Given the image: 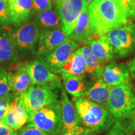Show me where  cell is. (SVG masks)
Masks as SVG:
<instances>
[{"label": "cell", "mask_w": 135, "mask_h": 135, "mask_svg": "<svg viewBox=\"0 0 135 135\" xmlns=\"http://www.w3.org/2000/svg\"><path fill=\"white\" fill-rule=\"evenodd\" d=\"M9 1V0H0V1Z\"/></svg>", "instance_id": "cell-40"}, {"label": "cell", "mask_w": 135, "mask_h": 135, "mask_svg": "<svg viewBox=\"0 0 135 135\" xmlns=\"http://www.w3.org/2000/svg\"><path fill=\"white\" fill-rule=\"evenodd\" d=\"M27 68L32 84H51L61 83L58 74L54 73L38 60L26 61Z\"/></svg>", "instance_id": "cell-13"}, {"label": "cell", "mask_w": 135, "mask_h": 135, "mask_svg": "<svg viewBox=\"0 0 135 135\" xmlns=\"http://www.w3.org/2000/svg\"><path fill=\"white\" fill-rule=\"evenodd\" d=\"M101 78L109 86L131 84V75L128 66L111 62L104 67Z\"/></svg>", "instance_id": "cell-12"}, {"label": "cell", "mask_w": 135, "mask_h": 135, "mask_svg": "<svg viewBox=\"0 0 135 135\" xmlns=\"http://www.w3.org/2000/svg\"><path fill=\"white\" fill-rule=\"evenodd\" d=\"M73 103L84 127L97 133L106 132L116 119L108 109L100 104L81 97L73 98Z\"/></svg>", "instance_id": "cell-2"}, {"label": "cell", "mask_w": 135, "mask_h": 135, "mask_svg": "<svg viewBox=\"0 0 135 135\" xmlns=\"http://www.w3.org/2000/svg\"><path fill=\"white\" fill-rule=\"evenodd\" d=\"M53 0H33L32 13L33 16L38 15L43 11L51 9Z\"/></svg>", "instance_id": "cell-27"}, {"label": "cell", "mask_w": 135, "mask_h": 135, "mask_svg": "<svg viewBox=\"0 0 135 135\" xmlns=\"http://www.w3.org/2000/svg\"><path fill=\"white\" fill-rule=\"evenodd\" d=\"M63 89L61 83L32 84L25 93H16V97L30 115L49 104H60Z\"/></svg>", "instance_id": "cell-3"}, {"label": "cell", "mask_w": 135, "mask_h": 135, "mask_svg": "<svg viewBox=\"0 0 135 135\" xmlns=\"http://www.w3.org/2000/svg\"><path fill=\"white\" fill-rule=\"evenodd\" d=\"M8 81L11 91L16 94L26 91L32 85L26 62H20L9 68Z\"/></svg>", "instance_id": "cell-11"}, {"label": "cell", "mask_w": 135, "mask_h": 135, "mask_svg": "<svg viewBox=\"0 0 135 135\" xmlns=\"http://www.w3.org/2000/svg\"><path fill=\"white\" fill-rule=\"evenodd\" d=\"M64 88L73 98L84 97L87 86V81L84 75H61Z\"/></svg>", "instance_id": "cell-23"}, {"label": "cell", "mask_w": 135, "mask_h": 135, "mask_svg": "<svg viewBox=\"0 0 135 135\" xmlns=\"http://www.w3.org/2000/svg\"><path fill=\"white\" fill-rule=\"evenodd\" d=\"M131 120H132L133 128H134V129L135 130V113H134V115H133V118H131Z\"/></svg>", "instance_id": "cell-36"}, {"label": "cell", "mask_w": 135, "mask_h": 135, "mask_svg": "<svg viewBox=\"0 0 135 135\" xmlns=\"http://www.w3.org/2000/svg\"><path fill=\"white\" fill-rule=\"evenodd\" d=\"M106 36L114 54L119 58H127L135 52V23L129 21L119 28L111 30Z\"/></svg>", "instance_id": "cell-7"}, {"label": "cell", "mask_w": 135, "mask_h": 135, "mask_svg": "<svg viewBox=\"0 0 135 135\" xmlns=\"http://www.w3.org/2000/svg\"><path fill=\"white\" fill-rule=\"evenodd\" d=\"M111 87L101 78L91 79L87 82L84 97L107 108Z\"/></svg>", "instance_id": "cell-17"}, {"label": "cell", "mask_w": 135, "mask_h": 135, "mask_svg": "<svg viewBox=\"0 0 135 135\" xmlns=\"http://www.w3.org/2000/svg\"><path fill=\"white\" fill-rule=\"evenodd\" d=\"M10 18L13 25L29 21L33 17V0H9L8 1Z\"/></svg>", "instance_id": "cell-19"}, {"label": "cell", "mask_w": 135, "mask_h": 135, "mask_svg": "<svg viewBox=\"0 0 135 135\" xmlns=\"http://www.w3.org/2000/svg\"><path fill=\"white\" fill-rule=\"evenodd\" d=\"M33 22L40 33L53 30H63L62 23L55 9H50L36 15Z\"/></svg>", "instance_id": "cell-21"}, {"label": "cell", "mask_w": 135, "mask_h": 135, "mask_svg": "<svg viewBox=\"0 0 135 135\" xmlns=\"http://www.w3.org/2000/svg\"><path fill=\"white\" fill-rule=\"evenodd\" d=\"M90 129L84 127V126H79L72 132L63 133V134H60V135H88V133L90 132Z\"/></svg>", "instance_id": "cell-31"}, {"label": "cell", "mask_w": 135, "mask_h": 135, "mask_svg": "<svg viewBox=\"0 0 135 135\" xmlns=\"http://www.w3.org/2000/svg\"><path fill=\"white\" fill-rule=\"evenodd\" d=\"M2 125V124H1V118H0V126Z\"/></svg>", "instance_id": "cell-39"}, {"label": "cell", "mask_w": 135, "mask_h": 135, "mask_svg": "<svg viewBox=\"0 0 135 135\" xmlns=\"http://www.w3.org/2000/svg\"><path fill=\"white\" fill-rule=\"evenodd\" d=\"M89 45L93 55L104 65L114 59L113 48L106 35L92 40Z\"/></svg>", "instance_id": "cell-20"}, {"label": "cell", "mask_w": 135, "mask_h": 135, "mask_svg": "<svg viewBox=\"0 0 135 135\" xmlns=\"http://www.w3.org/2000/svg\"><path fill=\"white\" fill-rule=\"evenodd\" d=\"M107 109L116 120L131 119L135 113V91L132 84L111 86Z\"/></svg>", "instance_id": "cell-5"}, {"label": "cell", "mask_w": 135, "mask_h": 135, "mask_svg": "<svg viewBox=\"0 0 135 135\" xmlns=\"http://www.w3.org/2000/svg\"><path fill=\"white\" fill-rule=\"evenodd\" d=\"M118 3H120L123 6H124L126 9H128V1L129 0H116ZM128 11V9H127Z\"/></svg>", "instance_id": "cell-35"}, {"label": "cell", "mask_w": 135, "mask_h": 135, "mask_svg": "<svg viewBox=\"0 0 135 135\" xmlns=\"http://www.w3.org/2000/svg\"><path fill=\"white\" fill-rule=\"evenodd\" d=\"M8 33L20 60L34 58L37 51L40 31L33 21L14 25L8 30Z\"/></svg>", "instance_id": "cell-4"}, {"label": "cell", "mask_w": 135, "mask_h": 135, "mask_svg": "<svg viewBox=\"0 0 135 135\" xmlns=\"http://www.w3.org/2000/svg\"><path fill=\"white\" fill-rule=\"evenodd\" d=\"M13 25L10 18L8 1H0V28L9 30Z\"/></svg>", "instance_id": "cell-26"}, {"label": "cell", "mask_w": 135, "mask_h": 135, "mask_svg": "<svg viewBox=\"0 0 135 135\" xmlns=\"http://www.w3.org/2000/svg\"><path fill=\"white\" fill-rule=\"evenodd\" d=\"M15 96V93L0 98V118H3L9 111L11 104Z\"/></svg>", "instance_id": "cell-29"}, {"label": "cell", "mask_w": 135, "mask_h": 135, "mask_svg": "<svg viewBox=\"0 0 135 135\" xmlns=\"http://www.w3.org/2000/svg\"><path fill=\"white\" fill-rule=\"evenodd\" d=\"M86 72V65L80 49L73 52L70 58L61 68L59 74L68 75H84Z\"/></svg>", "instance_id": "cell-22"}, {"label": "cell", "mask_w": 135, "mask_h": 135, "mask_svg": "<svg viewBox=\"0 0 135 135\" xmlns=\"http://www.w3.org/2000/svg\"><path fill=\"white\" fill-rule=\"evenodd\" d=\"M69 40L63 30H53L40 33L38 42L36 55L50 51Z\"/></svg>", "instance_id": "cell-16"}, {"label": "cell", "mask_w": 135, "mask_h": 135, "mask_svg": "<svg viewBox=\"0 0 135 135\" xmlns=\"http://www.w3.org/2000/svg\"><path fill=\"white\" fill-rule=\"evenodd\" d=\"M128 67L132 78L135 79V56L128 64Z\"/></svg>", "instance_id": "cell-34"}, {"label": "cell", "mask_w": 135, "mask_h": 135, "mask_svg": "<svg viewBox=\"0 0 135 135\" xmlns=\"http://www.w3.org/2000/svg\"><path fill=\"white\" fill-rule=\"evenodd\" d=\"M53 3L61 21L63 31L68 36L75 27L79 16L88 6L84 0H53Z\"/></svg>", "instance_id": "cell-8"}, {"label": "cell", "mask_w": 135, "mask_h": 135, "mask_svg": "<svg viewBox=\"0 0 135 135\" xmlns=\"http://www.w3.org/2000/svg\"><path fill=\"white\" fill-rule=\"evenodd\" d=\"M61 133L73 131L80 124V118L76 110L75 106L68 97L65 91L63 89L61 99Z\"/></svg>", "instance_id": "cell-15"}, {"label": "cell", "mask_w": 135, "mask_h": 135, "mask_svg": "<svg viewBox=\"0 0 135 135\" xmlns=\"http://www.w3.org/2000/svg\"><path fill=\"white\" fill-rule=\"evenodd\" d=\"M83 56L86 65V72L91 79H96L101 77V73L105 65L98 60L93 53L90 46L88 45L80 48Z\"/></svg>", "instance_id": "cell-24"}, {"label": "cell", "mask_w": 135, "mask_h": 135, "mask_svg": "<svg viewBox=\"0 0 135 135\" xmlns=\"http://www.w3.org/2000/svg\"><path fill=\"white\" fill-rule=\"evenodd\" d=\"M79 44L69 39L65 43L50 51L37 56V58L52 72L59 74L61 68L77 50Z\"/></svg>", "instance_id": "cell-9"}, {"label": "cell", "mask_w": 135, "mask_h": 135, "mask_svg": "<svg viewBox=\"0 0 135 135\" xmlns=\"http://www.w3.org/2000/svg\"><path fill=\"white\" fill-rule=\"evenodd\" d=\"M134 131L131 119H116L105 135H134Z\"/></svg>", "instance_id": "cell-25"}, {"label": "cell", "mask_w": 135, "mask_h": 135, "mask_svg": "<svg viewBox=\"0 0 135 135\" xmlns=\"http://www.w3.org/2000/svg\"><path fill=\"white\" fill-rule=\"evenodd\" d=\"M88 135H99V134H98V133L94 132V131H90V132L88 133Z\"/></svg>", "instance_id": "cell-38"}, {"label": "cell", "mask_w": 135, "mask_h": 135, "mask_svg": "<svg viewBox=\"0 0 135 135\" xmlns=\"http://www.w3.org/2000/svg\"><path fill=\"white\" fill-rule=\"evenodd\" d=\"M18 135H50L48 133L44 132L36 128L28 127L21 128L20 129Z\"/></svg>", "instance_id": "cell-30"}, {"label": "cell", "mask_w": 135, "mask_h": 135, "mask_svg": "<svg viewBox=\"0 0 135 135\" xmlns=\"http://www.w3.org/2000/svg\"><path fill=\"white\" fill-rule=\"evenodd\" d=\"M128 13L129 19H135V0H129L128 4Z\"/></svg>", "instance_id": "cell-32"}, {"label": "cell", "mask_w": 135, "mask_h": 135, "mask_svg": "<svg viewBox=\"0 0 135 135\" xmlns=\"http://www.w3.org/2000/svg\"><path fill=\"white\" fill-rule=\"evenodd\" d=\"M68 36L78 44L83 45H88L98 37L90 21L88 8H85L79 16L75 27Z\"/></svg>", "instance_id": "cell-10"}, {"label": "cell", "mask_w": 135, "mask_h": 135, "mask_svg": "<svg viewBox=\"0 0 135 135\" xmlns=\"http://www.w3.org/2000/svg\"><path fill=\"white\" fill-rule=\"evenodd\" d=\"M84 1H85V3H86V4L88 5V6H89V4H91V3L93 1H94V0H84Z\"/></svg>", "instance_id": "cell-37"}, {"label": "cell", "mask_w": 135, "mask_h": 135, "mask_svg": "<svg viewBox=\"0 0 135 135\" xmlns=\"http://www.w3.org/2000/svg\"><path fill=\"white\" fill-rule=\"evenodd\" d=\"M0 135H18L16 131L4 125L0 126Z\"/></svg>", "instance_id": "cell-33"}, {"label": "cell", "mask_w": 135, "mask_h": 135, "mask_svg": "<svg viewBox=\"0 0 135 135\" xmlns=\"http://www.w3.org/2000/svg\"><path fill=\"white\" fill-rule=\"evenodd\" d=\"M20 62L8 31L0 28V65L9 68Z\"/></svg>", "instance_id": "cell-18"}, {"label": "cell", "mask_w": 135, "mask_h": 135, "mask_svg": "<svg viewBox=\"0 0 135 135\" xmlns=\"http://www.w3.org/2000/svg\"><path fill=\"white\" fill-rule=\"evenodd\" d=\"M11 91L8 81V71L0 68V98L8 96Z\"/></svg>", "instance_id": "cell-28"}, {"label": "cell", "mask_w": 135, "mask_h": 135, "mask_svg": "<svg viewBox=\"0 0 135 135\" xmlns=\"http://www.w3.org/2000/svg\"><path fill=\"white\" fill-rule=\"evenodd\" d=\"M26 126L36 128L50 135L61 133V107L60 104L44 106L30 114Z\"/></svg>", "instance_id": "cell-6"}, {"label": "cell", "mask_w": 135, "mask_h": 135, "mask_svg": "<svg viewBox=\"0 0 135 135\" xmlns=\"http://www.w3.org/2000/svg\"><path fill=\"white\" fill-rule=\"evenodd\" d=\"M29 116V113L24 106L17 99L16 93H15L9 111L7 114L1 119V124L16 131L21 129V128L28 122Z\"/></svg>", "instance_id": "cell-14"}, {"label": "cell", "mask_w": 135, "mask_h": 135, "mask_svg": "<svg viewBox=\"0 0 135 135\" xmlns=\"http://www.w3.org/2000/svg\"><path fill=\"white\" fill-rule=\"evenodd\" d=\"M88 11L98 37L129 21L127 9L116 0H94L88 6Z\"/></svg>", "instance_id": "cell-1"}]
</instances>
